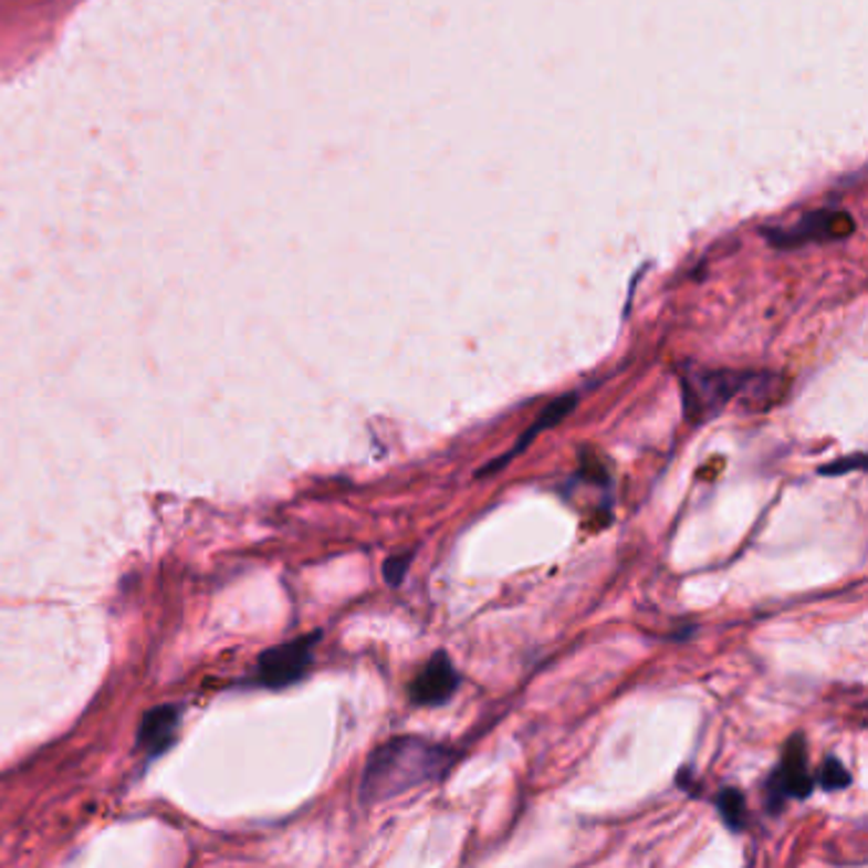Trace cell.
Returning <instances> with one entry per match:
<instances>
[{"mask_svg":"<svg viewBox=\"0 0 868 868\" xmlns=\"http://www.w3.org/2000/svg\"><path fill=\"white\" fill-rule=\"evenodd\" d=\"M457 760V752L420 736H398L377 746L359 780L362 803H385L436 782Z\"/></svg>","mask_w":868,"mask_h":868,"instance_id":"6da1fadb","label":"cell"},{"mask_svg":"<svg viewBox=\"0 0 868 868\" xmlns=\"http://www.w3.org/2000/svg\"><path fill=\"white\" fill-rule=\"evenodd\" d=\"M682 408L688 420L701 423L713 418L739 395L770 390L772 377L764 373H744V369H711L688 365L680 375Z\"/></svg>","mask_w":868,"mask_h":868,"instance_id":"7a4b0ae2","label":"cell"},{"mask_svg":"<svg viewBox=\"0 0 868 868\" xmlns=\"http://www.w3.org/2000/svg\"><path fill=\"white\" fill-rule=\"evenodd\" d=\"M322 635H306L263 652L258 662V680L265 688H285L301 680L314 660V647Z\"/></svg>","mask_w":868,"mask_h":868,"instance_id":"3957f363","label":"cell"},{"mask_svg":"<svg viewBox=\"0 0 868 868\" xmlns=\"http://www.w3.org/2000/svg\"><path fill=\"white\" fill-rule=\"evenodd\" d=\"M811 792L813 777L811 772H807V749L803 736L797 733V736H792L785 744V754H782L777 772L766 782V797H770L772 811H780V805L785 803L787 797L805 799Z\"/></svg>","mask_w":868,"mask_h":868,"instance_id":"277c9868","label":"cell"},{"mask_svg":"<svg viewBox=\"0 0 868 868\" xmlns=\"http://www.w3.org/2000/svg\"><path fill=\"white\" fill-rule=\"evenodd\" d=\"M459 686H461V678L457 668L451 665L449 655L436 652L431 660L426 662V668L412 678L408 696L412 705L431 708L449 701V698L459 690Z\"/></svg>","mask_w":868,"mask_h":868,"instance_id":"5b68a950","label":"cell"},{"mask_svg":"<svg viewBox=\"0 0 868 868\" xmlns=\"http://www.w3.org/2000/svg\"><path fill=\"white\" fill-rule=\"evenodd\" d=\"M176 726H179V711L171 705L154 708L146 719H143V726L138 733V746L146 749V754L156 756L161 754L171 744Z\"/></svg>","mask_w":868,"mask_h":868,"instance_id":"8992f818","label":"cell"},{"mask_svg":"<svg viewBox=\"0 0 868 868\" xmlns=\"http://www.w3.org/2000/svg\"><path fill=\"white\" fill-rule=\"evenodd\" d=\"M576 402H578V395L576 393H571V395H566V398H558V400H553L551 406L545 408V412H541V418L535 420V426L530 428V431L525 433V436H520V441H517V446L515 449H512L508 457H502V459H496L492 467H487V469H482L479 471V477H487V474H492V471H496V469H502V467H508L510 463V459L515 457V453H520L522 449H527L530 443H533V438L537 436V433H543V431H547V428H553V426H558L563 418H568L571 412H573V408H576Z\"/></svg>","mask_w":868,"mask_h":868,"instance_id":"52a82bcc","label":"cell"},{"mask_svg":"<svg viewBox=\"0 0 868 868\" xmlns=\"http://www.w3.org/2000/svg\"><path fill=\"white\" fill-rule=\"evenodd\" d=\"M854 230V222H850V217L846 215H813L799 222L792 234L787 238L785 234V242H805V240H833V238H843V234H848Z\"/></svg>","mask_w":868,"mask_h":868,"instance_id":"ba28073f","label":"cell"},{"mask_svg":"<svg viewBox=\"0 0 868 868\" xmlns=\"http://www.w3.org/2000/svg\"><path fill=\"white\" fill-rule=\"evenodd\" d=\"M715 807H719L721 817L726 820L731 830H739L741 825H744V795H741L739 789H721L719 797H715Z\"/></svg>","mask_w":868,"mask_h":868,"instance_id":"9c48e42d","label":"cell"},{"mask_svg":"<svg viewBox=\"0 0 868 868\" xmlns=\"http://www.w3.org/2000/svg\"><path fill=\"white\" fill-rule=\"evenodd\" d=\"M820 785L825 789H843L850 785V774L846 772V766H843L836 756H828V760L823 762V770H820Z\"/></svg>","mask_w":868,"mask_h":868,"instance_id":"30bf717a","label":"cell"},{"mask_svg":"<svg viewBox=\"0 0 868 868\" xmlns=\"http://www.w3.org/2000/svg\"><path fill=\"white\" fill-rule=\"evenodd\" d=\"M410 561H412V551L410 553H402V555H393V558H387L385 563V581L390 586H400L402 581H406V573L410 568Z\"/></svg>","mask_w":868,"mask_h":868,"instance_id":"8fae6325","label":"cell"},{"mask_svg":"<svg viewBox=\"0 0 868 868\" xmlns=\"http://www.w3.org/2000/svg\"><path fill=\"white\" fill-rule=\"evenodd\" d=\"M864 467H866V457L864 453H856V457L838 459V463H830V467H820V474L838 477V474H846V471H861Z\"/></svg>","mask_w":868,"mask_h":868,"instance_id":"7c38bea8","label":"cell"}]
</instances>
